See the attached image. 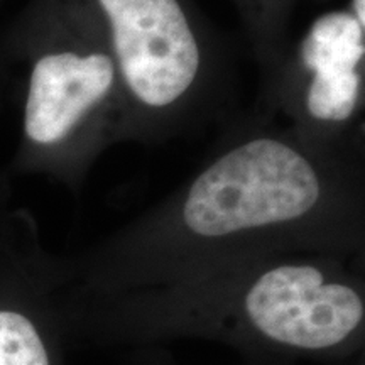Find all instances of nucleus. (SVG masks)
<instances>
[{
  "label": "nucleus",
  "mask_w": 365,
  "mask_h": 365,
  "mask_svg": "<svg viewBox=\"0 0 365 365\" xmlns=\"http://www.w3.org/2000/svg\"><path fill=\"white\" fill-rule=\"evenodd\" d=\"M24 134L36 148H68L80 168L129 140V117L113 59L88 14L68 0L65 41L31 68Z\"/></svg>",
  "instance_id": "20e7f679"
},
{
  "label": "nucleus",
  "mask_w": 365,
  "mask_h": 365,
  "mask_svg": "<svg viewBox=\"0 0 365 365\" xmlns=\"http://www.w3.org/2000/svg\"><path fill=\"white\" fill-rule=\"evenodd\" d=\"M115 65L130 140L156 143L220 115L227 59L186 0H75Z\"/></svg>",
  "instance_id": "7ed1b4c3"
},
{
  "label": "nucleus",
  "mask_w": 365,
  "mask_h": 365,
  "mask_svg": "<svg viewBox=\"0 0 365 365\" xmlns=\"http://www.w3.org/2000/svg\"><path fill=\"white\" fill-rule=\"evenodd\" d=\"M287 0H242L254 54L266 78L276 70L287 49L286 39Z\"/></svg>",
  "instance_id": "0eeeda50"
},
{
  "label": "nucleus",
  "mask_w": 365,
  "mask_h": 365,
  "mask_svg": "<svg viewBox=\"0 0 365 365\" xmlns=\"http://www.w3.org/2000/svg\"><path fill=\"white\" fill-rule=\"evenodd\" d=\"M271 112L319 144L362 150L365 9L350 6L317 17L266 78Z\"/></svg>",
  "instance_id": "39448f33"
},
{
  "label": "nucleus",
  "mask_w": 365,
  "mask_h": 365,
  "mask_svg": "<svg viewBox=\"0 0 365 365\" xmlns=\"http://www.w3.org/2000/svg\"><path fill=\"white\" fill-rule=\"evenodd\" d=\"M0 365H59L48 333L21 308H0Z\"/></svg>",
  "instance_id": "423d86ee"
},
{
  "label": "nucleus",
  "mask_w": 365,
  "mask_h": 365,
  "mask_svg": "<svg viewBox=\"0 0 365 365\" xmlns=\"http://www.w3.org/2000/svg\"><path fill=\"white\" fill-rule=\"evenodd\" d=\"M122 365H178L175 359L168 350L156 344L153 345H139L130 357L122 362ZM244 365H287V364H259V362H244ZM327 365H364V354L359 355L352 360H345V362L327 364Z\"/></svg>",
  "instance_id": "6e6552de"
},
{
  "label": "nucleus",
  "mask_w": 365,
  "mask_h": 365,
  "mask_svg": "<svg viewBox=\"0 0 365 365\" xmlns=\"http://www.w3.org/2000/svg\"><path fill=\"white\" fill-rule=\"evenodd\" d=\"M73 323L98 345L202 339L244 362H345L364 354V259L281 254L178 284L81 291Z\"/></svg>",
  "instance_id": "f03ea898"
},
{
  "label": "nucleus",
  "mask_w": 365,
  "mask_h": 365,
  "mask_svg": "<svg viewBox=\"0 0 365 365\" xmlns=\"http://www.w3.org/2000/svg\"><path fill=\"white\" fill-rule=\"evenodd\" d=\"M362 150L264 118L237 127L156 208L81 259V291L170 286L281 254L365 257Z\"/></svg>",
  "instance_id": "f257e3e1"
}]
</instances>
